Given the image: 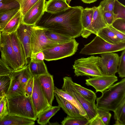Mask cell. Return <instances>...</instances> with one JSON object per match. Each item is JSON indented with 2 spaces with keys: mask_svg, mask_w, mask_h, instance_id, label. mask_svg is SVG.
I'll list each match as a JSON object with an SVG mask.
<instances>
[{
  "mask_svg": "<svg viewBox=\"0 0 125 125\" xmlns=\"http://www.w3.org/2000/svg\"><path fill=\"white\" fill-rule=\"evenodd\" d=\"M12 46L16 55L18 62L22 68L27 65L23 47L17 34L16 31L10 34Z\"/></svg>",
  "mask_w": 125,
  "mask_h": 125,
  "instance_id": "18",
  "label": "cell"
},
{
  "mask_svg": "<svg viewBox=\"0 0 125 125\" xmlns=\"http://www.w3.org/2000/svg\"><path fill=\"white\" fill-rule=\"evenodd\" d=\"M115 125H125V98L113 111Z\"/></svg>",
  "mask_w": 125,
  "mask_h": 125,
  "instance_id": "28",
  "label": "cell"
},
{
  "mask_svg": "<svg viewBox=\"0 0 125 125\" xmlns=\"http://www.w3.org/2000/svg\"><path fill=\"white\" fill-rule=\"evenodd\" d=\"M59 106H51L48 109L41 113L38 116L37 122L41 125H47L50 118L60 109Z\"/></svg>",
  "mask_w": 125,
  "mask_h": 125,
  "instance_id": "25",
  "label": "cell"
},
{
  "mask_svg": "<svg viewBox=\"0 0 125 125\" xmlns=\"http://www.w3.org/2000/svg\"><path fill=\"white\" fill-rule=\"evenodd\" d=\"M67 4L69 5L70 2L72 0H66Z\"/></svg>",
  "mask_w": 125,
  "mask_h": 125,
  "instance_id": "50",
  "label": "cell"
},
{
  "mask_svg": "<svg viewBox=\"0 0 125 125\" xmlns=\"http://www.w3.org/2000/svg\"><path fill=\"white\" fill-rule=\"evenodd\" d=\"M33 58L38 61H42L44 60V55L42 51L39 52L34 56H31L30 58Z\"/></svg>",
  "mask_w": 125,
  "mask_h": 125,
  "instance_id": "47",
  "label": "cell"
},
{
  "mask_svg": "<svg viewBox=\"0 0 125 125\" xmlns=\"http://www.w3.org/2000/svg\"><path fill=\"white\" fill-rule=\"evenodd\" d=\"M96 35L111 44H115L122 42L118 39L108 26L100 30Z\"/></svg>",
  "mask_w": 125,
  "mask_h": 125,
  "instance_id": "27",
  "label": "cell"
},
{
  "mask_svg": "<svg viewBox=\"0 0 125 125\" xmlns=\"http://www.w3.org/2000/svg\"><path fill=\"white\" fill-rule=\"evenodd\" d=\"M108 26L121 42H125V34L122 33L114 28L111 25Z\"/></svg>",
  "mask_w": 125,
  "mask_h": 125,
  "instance_id": "45",
  "label": "cell"
},
{
  "mask_svg": "<svg viewBox=\"0 0 125 125\" xmlns=\"http://www.w3.org/2000/svg\"><path fill=\"white\" fill-rule=\"evenodd\" d=\"M44 29L34 25L31 39V57L58 43L51 40L47 37L45 33Z\"/></svg>",
  "mask_w": 125,
  "mask_h": 125,
  "instance_id": "9",
  "label": "cell"
},
{
  "mask_svg": "<svg viewBox=\"0 0 125 125\" xmlns=\"http://www.w3.org/2000/svg\"><path fill=\"white\" fill-rule=\"evenodd\" d=\"M22 16L20 10L10 20L5 27L0 31L9 34L16 31L22 22Z\"/></svg>",
  "mask_w": 125,
  "mask_h": 125,
  "instance_id": "26",
  "label": "cell"
},
{
  "mask_svg": "<svg viewBox=\"0 0 125 125\" xmlns=\"http://www.w3.org/2000/svg\"><path fill=\"white\" fill-rule=\"evenodd\" d=\"M19 3L22 17L39 0H16Z\"/></svg>",
  "mask_w": 125,
  "mask_h": 125,
  "instance_id": "36",
  "label": "cell"
},
{
  "mask_svg": "<svg viewBox=\"0 0 125 125\" xmlns=\"http://www.w3.org/2000/svg\"><path fill=\"white\" fill-rule=\"evenodd\" d=\"M88 125H104L101 118L97 115L89 120Z\"/></svg>",
  "mask_w": 125,
  "mask_h": 125,
  "instance_id": "46",
  "label": "cell"
},
{
  "mask_svg": "<svg viewBox=\"0 0 125 125\" xmlns=\"http://www.w3.org/2000/svg\"><path fill=\"white\" fill-rule=\"evenodd\" d=\"M34 25L26 24L22 22L16 31L17 36L23 47L27 60V58L31 57V39Z\"/></svg>",
  "mask_w": 125,
  "mask_h": 125,
  "instance_id": "12",
  "label": "cell"
},
{
  "mask_svg": "<svg viewBox=\"0 0 125 125\" xmlns=\"http://www.w3.org/2000/svg\"><path fill=\"white\" fill-rule=\"evenodd\" d=\"M113 13L115 20L118 18L125 19V6L118 0H115ZM114 20V21H115Z\"/></svg>",
  "mask_w": 125,
  "mask_h": 125,
  "instance_id": "35",
  "label": "cell"
},
{
  "mask_svg": "<svg viewBox=\"0 0 125 125\" xmlns=\"http://www.w3.org/2000/svg\"><path fill=\"white\" fill-rule=\"evenodd\" d=\"M20 10L19 3L16 0H3L0 2V13L8 10Z\"/></svg>",
  "mask_w": 125,
  "mask_h": 125,
  "instance_id": "33",
  "label": "cell"
},
{
  "mask_svg": "<svg viewBox=\"0 0 125 125\" xmlns=\"http://www.w3.org/2000/svg\"><path fill=\"white\" fill-rule=\"evenodd\" d=\"M49 124H48V125H59V124L57 122H54V123H50V122H49L48 123Z\"/></svg>",
  "mask_w": 125,
  "mask_h": 125,
  "instance_id": "49",
  "label": "cell"
},
{
  "mask_svg": "<svg viewBox=\"0 0 125 125\" xmlns=\"http://www.w3.org/2000/svg\"><path fill=\"white\" fill-rule=\"evenodd\" d=\"M89 121L83 116L74 117L67 115L61 123L62 125H88Z\"/></svg>",
  "mask_w": 125,
  "mask_h": 125,
  "instance_id": "30",
  "label": "cell"
},
{
  "mask_svg": "<svg viewBox=\"0 0 125 125\" xmlns=\"http://www.w3.org/2000/svg\"><path fill=\"white\" fill-rule=\"evenodd\" d=\"M117 80V77L115 75H103L89 78L85 80V84L94 87L96 92L102 93L109 88Z\"/></svg>",
  "mask_w": 125,
  "mask_h": 125,
  "instance_id": "13",
  "label": "cell"
},
{
  "mask_svg": "<svg viewBox=\"0 0 125 125\" xmlns=\"http://www.w3.org/2000/svg\"><path fill=\"white\" fill-rule=\"evenodd\" d=\"M100 58L99 56H91L75 60L73 65L75 75L92 77L102 76L98 66Z\"/></svg>",
  "mask_w": 125,
  "mask_h": 125,
  "instance_id": "5",
  "label": "cell"
},
{
  "mask_svg": "<svg viewBox=\"0 0 125 125\" xmlns=\"http://www.w3.org/2000/svg\"><path fill=\"white\" fill-rule=\"evenodd\" d=\"M3 96L0 97V101L1 100V99H2Z\"/></svg>",
  "mask_w": 125,
  "mask_h": 125,
  "instance_id": "51",
  "label": "cell"
},
{
  "mask_svg": "<svg viewBox=\"0 0 125 125\" xmlns=\"http://www.w3.org/2000/svg\"><path fill=\"white\" fill-rule=\"evenodd\" d=\"M96 111L97 115L101 118L104 125H109L112 116L109 111L106 109H99L97 108Z\"/></svg>",
  "mask_w": 125,
  "mask_h": 125,
  "instance_id": "38",
  "label": "cell"
},
{
  "mask_svg": "<svg viewBox=\"0 0 125 125\" xmlns=\"http://www.w3.org/2000/svg\"><path fill=\"white\" fill-rule=\"evenodd\" d=\"M34 83L33 76H32L27 82L24 90V95L27 96L31 97Z\"/></svg>",
  "mask_w": 125,
  "mask_h": 125,
  "instance_id": "43",
  "label": "cell"
},
{
  "mask_svg": "<svg viewBox=\"0 0 125 125\" xmlns=\"http://www.w3.org/2000/svg\"><path fill=\"white\" fill-rule=\"evenodd\" d=\"M0 49L1 58L13 71L21 68L13 49L10 34L1 31Z\"/></svg>",
  "mask_w": 125,
  "mask_h": 125,
  "instance_id": "8",
  "label": "cell"
},
{
  "mask_svg": "<svg viewBox=\"0 0 125 125\" xmlns=\"http://www.w3.org/2000/svg\"><path fill=\"white\" fill-rule=\"evenodd\" d=\"M45 0H39L27 11L22 17V22L30 25H35L41 18L44 11Z\"/></svg>",
  "mask_w": 125,
  "mask_h": 125,
  "instance_id": "14",
  "label": "cell"
},
{
  "mask_svg": "<svg viewBox=\"0 0 125 125\" xmlns=\"http://www.w3.org/2000/svg\"><path fill=\"white\" fill-rule=\"evenodd\" d=\"M73 85L76 91L84 98L91 102H95L97 97L94 92L73 82Z\"/></svg>",
  "mask_w": 125,
  "mask_h": 125,
  "instance_id": "29",
  "label": "cell"
},
{
  "mask_svg": "<svg viewBox=\"0 0 125 125\" xmlns=\"http://www.w3.org/2000/svg\"><path fill=\"white\" fill-rule=\"evenodd\" d=\"M79 44L75 39L66 42L58 43L42 51L44 55V60H56L72 56L76 52Z\"/></svg>",
  "mask_w": 125,
  "mask_h": 125,
  "instance_id": "6",
  "label": "cell"
},
{
  "mask_svg": "<svg viewBox=\"0 0 125 125\" xmlns=\"http://www.w3.org/2000/svg\"><path fill=\"white\" fill-rule=\"evenodd\" d=\"M54 93L62 97L72 104L78 109L83 116L89 120V118L85 110L78 102L73 97L62 89L56 87H55Z\"/></svg>",
  "mask_w": 125,
  "mask_h": 125,
  "instance_id": "24",
  "label": "cell"
},
{
  "mask_svg": "<svg viewBox=\"0 0 125 125\" xmlns=\"http://www.w3.org/2000/svg\"><path fill=\"white\" fill-rule=\"evenodd\" d=\"M96 99V107L113 111L125 98V79L114 84Z\"/></svg>",
  "mask_w": 125,
  "mask_h": 125,
  "instance_id": "2",
  "label": "cell"
},
{
  "mask_svg": "<svg viewBox=\"0 0 125 125\" xmlns=\"http://www.w3.org/2000/svg\"><path fill=\"white\" fill-rule=\"evenodd\" d=\"M28 64L29 70L33 76H38L49 73L44 61H38L31 58Z\"/></svg>",
  "mask_w": 125,
  "mask_h": 125,
  "instance_id": "23",
  "label": "cell"
},
{
  "mask_svg": "<svg viewBox=\"0 0 125 125\" xmlns=\"http://www.w3.org/2000/svg\"><path fill=\"white\" fill-rule=\"evenodd\" d=\"M101 7H95L93 13L92 24L95 35L102 29L108 26L104 20Z\"/></svg>",
  "mask_w": 125,
  "mask_h": 125,
  "instance_id": "22",
  "label": "cell"
},
{
  "mask_svg": "<svg viewBox=\"0 0 125 125\" xmlns=\"http://www.w3.org/2000/svg\"><path fill=\"white\" fill-rule=\"evenodd\" d=\"M34 121L21 116L8 115L0 119V125H33Z\"/></svg>",
  "mask_w": 125,
  "mask_h": 125,
  "instance_id": "20",
  "label": "cell"
},
{
  "mask_svg": "<svg viewBox=\"0 0 125 125\" xmlns=\"http://www.w3.org/2000/svg\"><path fill=\"white\" fill-rule=\"evenodd\" d=\"M9 114L8 98L6 95L3 96L0 101V119Z\"/></svg>",
  "mask_w": 125,
  "mask_h": 125,
  "instance_id": "37",
  "label": "cell"
},
{
  "mask_svg": "<svg viewBox=\"0 0 125 125\" xmlns=\"http://www.w3.org/2000/svg\"><path fill=\"white\" fill-rule=\"evenodd\" d=\"M103 13L104 20L107 25H111L115 20L113 12H105Z\"/></svg>",
  "mask_w": 125,
  "mask_h": 125,
  "instance_id": "44",
  "label": "cell"
},
{
  "mask_svg": "<svg viewBox=\"0 0 125 125\" xmlns=\"http://www.w3.org/2000/svg\"><path fill=\"white\" fill-rule=\"evenodd\" d=\"M20 10H10L0 13V31L5 27L10 20Z\"/></svg>",
  "mask_w": 125,
  "mask_h": 125,
  "instance_id": "32",
  "label": "cell"
},
{
  "mask_svg": "<svg viewBox=\"0 0 125 125\" xmlns=\"http://www.w3.org/2000/svg\"><path fill=\"white\" fill-rule=\"evenodd\" d=\"M125 49V42L115 44L109 43L98 35L84 46L80 53L86 55L112 53Z\"/></svg>",
  "mask_w": 125,
  "mask_h": 125,
  "instance_id": "4",
  "label": "cell"
},
{
  "mask_svg": "<svg viewBox=\"0 0 125 125\" xmlns=\"http://www.w3.org/2000/svg\"><path fill=\"white\" fill-rule=\"evenodd\" d=\"M115 0H104L100 3L103 13L105 12H113Z\"/></svg>",
  "mask_w": 125,
  "mask_h": 125,
  "instance_id": "40",
  "label": "cell"
},
{
  "mask_svg": "<svg viewBox=\"0 0 125 125\" xmlns=\"http://www.w3.org/2000/svg\"><path fill=\"white\" fill-rule=\"evenodd\" d=\"M95 8V6L92 8L86 7L82 10L81 21L83 29L81 35L83 38H87L92 34H95L92 24Z\"/></svg>",
  "mask_w": 125,
  "mask_h": 125,
  "instance_id": "16",
  "label": "cell"
},
{
  "mask_svg": "<svg viewBox=\"0 0 125 125\" xmlns=\"http://www.w3.org/2000/svg\"><path fill=\"white\" fill-rule=\"evenodd\" d=\"M33 76V86L31 98L35 112L38 117L41 113L52 106H51L48 103L41 88L37 76Z\"/></svg>",
  "mask_w": 125,
  "mask_h": 125,
  "instance_id": "10",
  "label": "cell"
},
{
  "mask_svg": "<svg viewBox=\"0 0 125 125\" xmlns=\"http://www.w3.org/2000/svg\"><path fill=\"white\" fill-rule=\"evenodd\" d=\"M70 7L66 0H49L45 1L44 10L49 13H56Z\"/></svg>",
  "mask_w": 125,
  "mask_h": 125,
  "instance_id": "21",
  "label": "cell"
},
{
  "mask_svg": "<svg viewBox=\"0 0 125 125\" xmlns=\"http://www.w3.org/2000/svg\"><path fill=\"white\" fill-rule=\"evenodd\" d=\"M125 50H123L119 57V62L117 72L121 78L125 77Z\"/></svg>",
  "mask_w": 125,
  "mask_h": 125,
  "instance_id": "39",
  "label": "cell"
},
{
  "mask_svg": "<svg viewBox=\"0 0 125 125\" xmlns=\"http://www.w3.org/2000/svg\"><path fill=\"white\" fill-rule=\"evenodd\" d=\"M9 87L6 95L9 99L24 95L25 86L15 71L11 75Z\"/></svg>",
  "mask_w": 125,
  "mask_h": 125,
  "instance_id": "17",
  "label": "cell"
},
{
  "mask_svg": "<svg viewBox=\"0 0 125 125\" xmlns=\"http://www.w3.org/2000/svg\"><path fill=\"white\" fill-rule=\"evenodd\" d=\"M54 94L58 105L68 115L74 117L83 116L78 109L68 101L56 94Z\"/></svg>",
  "mask_w": 125,
  "mask_h": 125,
  "instance_id": "19",
  "label": "cell"
},
{
  "mask_svg": "<svg viewBox=\"0 0 125 125\" xmlns=\"http://www.w3.org/2000/svg\"><path fill=\"white\" fill-rule=\"evenodd\" d=\"M44 32L46 35L50 40L58 43L66 42L72 39L66 36L46 29Z\"/></svg>",
  "mask_w": 125,
  "mask_h": 125,
  "instance_id": "31",
  "label": "cell"
},
{
  "mask_svg": "<svg viewBox=\"0 0 125 125\" xmlns=\"http://www.w3.org/2000/svg\"><path fill=\"white\" fill-rule=\"evenodd\" d=\"M13 71L1 58H0V76L10 75Z\"/></svg>",
  "mask_w": 125,
  "mask_h": 125,
  "instance_id": "42",
  "label": "cell"
},
{
  "mask_svg": "<svg viewBox=\"0 0 125 125\" xmlns=\"http://www.w3.org/2000/svg\"><path fill=\"white\" fill-rule=\"evenodd\" d=\"M10 75L0 76V97L7 95L10 82Z\"/></svg>",
  "mask_w": 125,
  "mask_h": 125,
  "instance_id": "34",
  "label": "cell"
},
{
  "mask_svg": "<svg viewBox=\"0 0 125 125\" xmlns=\"http://www.w3.org/2000/svg\"><path fill=\"white\" fill-rule=\"evenodd\" d=\"M81 6L70 7L56 13L44 11L35 25L75 39L79 37L83 30Z\"/></svg>",
  "mask_w": 125,
  "mask_h": 125,
  "instance_id": "1",
  "label": "cell"
},
{
  "mask_svg": "<svg viewBox=\"0 0 125 125\" xmlns=\"http://www.w3.org/2000/svg\"><path fill=\"white\" fill-rule=\"evenodd\" d=\"M3 0H0V2H1Z\"/></svg>",
  "mask_w": 125,
  "mask_h": 125,
  "instance_id": "53",
  "label": "cell"
},
{
  "mask_svg": "<svg viewBox=\"0 0 125 125\" xmlns=\"http://www.w3.org/2000/svg\"><path fill=\"white\" fill-rule=\"evenodd\" d=\"M8 102L9 115H18L34 121L37 119L31 97L21 95L8 98Z\"/></svg>",
  "mask_w": 125,
  "mask_h": 125,
  "instance_id": "3",
  "label": "cell"
},
{
  "mask_svg": "<svg viewBox=\"0 0 125 125\" xmlns=\"http://www.w3.org/2000/svg\"><path fill=\"white\" fill-rule=\"evenodd\" d=\"M98 66L103 75H115L117 72L119 57L117 54L107 53L101 54Z\"/></svg>",
  "mask_w": 125,
  "mask_h": 125,
  "instance_id": "11",
  "label": "cell"
},
{
  "mask_svg": "<svg viewBox=\"0 0 125 125\" xmlns=\"http://www.w3.org/2000/svg\"><path fill=\"white\" fill-rule=\"evenodd\" d=\"M43 92L49 104L52 106L54 98V85L53 77L50 73L37 76Z\"/></svg>",
  "mask_w": 125,
  "mask_h": 125,
  "instance_id": "15",
  "label": "cell"
},
{
  "mask_svg": "<svg viewBox=\"0 0 125 125\" xmlns=\"http://www.w3.org/2000/svg\"><path fill=\"white\" fill-rule=\"evenodd\" d=\"M1 31H0V35Z\"/></svg>",
  "mask_w": 125,
  "mask_h": 125,
  "instance_id": "52",
  "label": "cell"
},
{
  "mask_svg": "<svg viewBox=\"0 0 125 125\" xmlns=\"http://www.w3.org/2000/svg\"><path fill=\"white\" fill-rule=\"evenodd\" d=\"M83 2L86 3L90 4L96 1L97 0H81Z\"/></svg>",
  "mask_w": 125,
  "mask_h": 125,
  "instance_id": "48",
  "label": "cell"
},
{
  "mask_svg": "<svg viewBox=\"0 0 125 125\" xmlns=\"http://www.w3.org/2000/svg\"><path fill=\"white\" fill-rule=\"evenodd\" d=\"M63 83L62 89L71 95L76 99L80 103L86 112L90 120L97 115L95 102L89 101L83 97L76 90L73 85L72 78L65 76L63 78Z\"/></svg>",
  "mask_w": 125,
  "mask_h": 125,
  "instance_id": "7",
  "label": "cell"
},
{
  "mask_svg": "<svg viewBox=\"0 0 125 125\" xmlns=\"http://www.w3.org/2000/svg\"><path fill=\"white\" fill-rule=\"evenodd\" d=\"M111 25L114 28L125 34V19H117L114 21Z\"/></svg>",
  "mask_w": 125,
  "mask_h": 125,
  "instance_id": "41",
  "label": "cell"
}]
</instances>
